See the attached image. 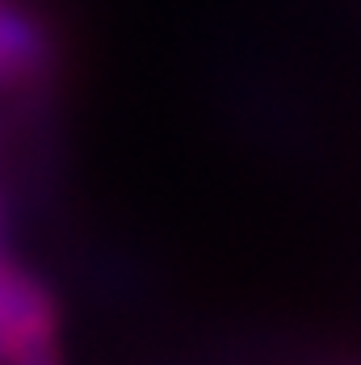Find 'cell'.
I'll return each mask as SVG.
<instances>
[{"instance_id":"7a4b0ae2","label":"cell","mask_w":361,"mask_h":365,"mask_svg":"<svg viewBox=\"0 0 361 365\" xmlns=\"http://www.w3.org/2000/svg\"><path fill=\"white\" fill-rule=\"evenodd\" d=\"M46 55H51L46 30L21 4L0 0V88H13V84H26V80L42 76Z\"/></svg>"},{"instance_id":"3957f363","label":"cell","mask_w":361,"mask_h":365,"mask_svg":"<svg viewBox=\"0 0 361 365\" xmlns=\"http://www.w3.org/2000/svg\"><path fill=\"white\" fill-rule=\"evenodd\" d=\"M13 365H63V361H59V349H55V344H42V349H34V353L17 357Z\"/></svg>"},{"instance_id":"6da1fadb","label":"cell","mask_w":361,"mask_h":365,"mask_svg":"<svg viewBox=\"0 0 361 365\" xmlns=\"http://www.w3.org/2000/svg\"><path fill=\"white\" fill-rule=\"evenodd\" d=\"M55 331L59 311L51 290L26 264L0 252V365H13L42 344H55Z\"/></svg>"}]
</instances>
